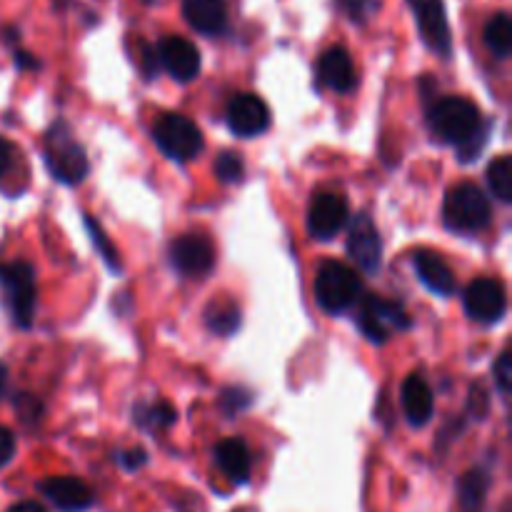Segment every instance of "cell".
Returning <instances> with one entry per match:
<instances>
[{"mask_svg": "<svg viewBox=\"0 0 512 512\" xmlns=\"http://www.w3.org/2000/svg\"><path fill=\"white\" fill-rule=\"evenodd\" d=\"M10 163H13V145L0 135V178L10 170Z\"/></svg>", "mask_w": 512, "mask_h": 512, "instance_id": "33", "label": "cell"}, {"mask_svg": "<svg viewBox=\"0 0 512 512\" xmlns=\"http://www.w3.org/2000/svg\"><path fill=\"white\" fill-rule=\"evenodd\" d=\"M215 175H218L220 183H240L245 175L243 158H240L238 153L223 150V153L215 158Z\"/></svg>", "mask_w": 512, "mask_h": 512, "instance_id": "26", "label": "cell"}, {"mask_svg": "<svg viewBox=\"0 0 512 512\" xmlns=\"http://www.w3.org/2000/svg\"><path fill=\"white\" fill-rule=\"evenodd\" d=\"M350 220V205L338 193H318L308 210V233L315 240H333Z\"/></svg>", "mask_w": 512, "mask_h": 512, "instance_id": "10", "label": "cell"}, {"mask_svg": "<svg viewBox=\"0 0 512 512\" xmlns=\"http://www.w3.org/2000/svg\"><path fill=\"white\" fill-rule=\"evenodd\" d=\"M250 393L243 388H228L223 390V398H220V405H223L225 415H238L240 410H245L250 405Z\"/></svg>", "mask_w": 512, "mask_h": 512, "instance_id": "29", "label": "cell"}, {"mask_svg": "<svg viewBox=\"0 0 512 512\" xmlns=\"http://www.w3.org/2000/svg\"><path fill=\"white\" fill-rule=\"evenodd\" d=\"M205 323L213 333L233 335L240 328V308L233 300H215L205 308Z\"/></svg>", "mask_w": 512, "mask_h": 512, "instance_id": "23", "label": "cell"}, {"mask_svg": "<svg viewBox=\"0 0 512 512\" xmlns=\"http://www.w3.org/2000/svg\"><path fill=\"white\" fill-rule=\"evenodd\" d=\"M5 385H8V368H5V365H0V398H3V393H5Z\"/></svg>", "mask_w": 512, "mask_h": 512, "instance_id": "36", "label": "cell"}, {"mask_svg": "<svg viewBox=\"0 0 512 512\" xmlns=\"http://www.w3.org/2000/svg\"><path fill=\"white\" fill-rule=\"evenodd\" d=\"M0 295H3V305L10 320L18 328H30L35 320V305H38L33 265H28L25 260L0 265Z\"/></svg>", "mask_w": 512, "mask_h": 512, "instance_id": "2", "label": "cell"}, {"mask_svg": "<svg viewBox=\"0 0 512 512\" xmlns=\"http://www.w3.org/2000/svg\"><path fill=\"white\" fill-rule=\"evenodd\" d=\"M38 488L60 512H85L95 500L93 490L83 480L70 478V475L45 478Z\"/></svg>", "mask_w": 512, "mask_h": 512, "instance_id": "15", "label": "cell"}, {"mask_svg": "<svg viewBox=\"0 0 512 512\" xmlns=\"http://www.w3.org/2000/svg\"><path fill=\"white\" fill-rule=\"evenodd\" d=\"M85 225H88V230H90V238H93L95 248L100 250V255H103V260H105V263H108L110 268H113V270H120V260H118V253H115V248H113V245H110L108 240H105V233H103V230H100V225L95 223V220L90 218V215H85Z\"/></svg>", "mask_w": 512, "mask_h": 512, "instance_id": "28", "label": "cell"}, {"mask_svg": "<svg viewBox=\"0 0 512 512\" xmlns=\"http://www.w3.org/2000/svg\"><path fill=\"white\" fill-rule=\"evenodd\" d=\"M215 463L223 470L225 478L243 485L250 478V450L243 440L228 438L215 445Z\"/></svg>", "mask_w": 512, "mask_h": 512, "instance_id": "20", "label": "cell"}, {"mask_svg": "<svg viewBox=\"0 0 512 512\" xmlns=\"http://www.w3.org/2000/svg\"><path fill=\"white\" fill-rule=\"evenodd\" d=\"M465 313L478 323H498L508 310L505 285L495 278H478L465 288L463 295Z\"/></svg>", "mask_w": 512, "mask_h": 512, "instance_id": "9", "label": "cell"}, {"mask_svg": "<svg viewBox=\"0 0 512 512\" xmlns=\"http://www.w3.org/2000/svg\"><path fill=\"white\" fill-rule=\"evenodd\" d=\"M135 423L145 430H163L175 423V408L168 403H150L135 408Z\"/></svg>", "mask_w": 512, "mask_h": 512, "instance_id": "25", "label": "cell"}, {"mask_svg": "<svg viewBox=\"0 0 512 512\" xmlns=\"http://www.w3.org/2000/svg\"><path fill=\"white\" fill-rule=\"evenodd\" d=\"M228 128L238 138H255L270 128V110L263 98L255 93H238L225 110Z\"/></svg>", "mask_w": 512, "mask_h": 512, "instance_id": "11", "label": "cell"}, {"mask_svg": "<svg viewBox=\"0 0 512 512\" xmlns=\"http://www.w3.org/2000/svg\"><path fill=\"white\" fill-rule=\"evenodd\" d=\"M488 188L493 198L500 203H510L512 200V160L510 155H500L488 165Z\"/></svg>", "mask_w": 512, "mask_h": 512, "instance_id": "24", "label": "cell"}, {"mask_svg": "<svg viewBox=\"0 0 512 512\" xmlns=\"http://www.w3.org/2000/svg\"><path fill=\"white\" fill-rule=\"evenodd\" d=\"M360 293H363V280L350 265L338 263V260L320 265L318 278H315V300L325 313H348L353 305H358Z\"/></svg>", "mask_w": 512, "mask_h": 512, "instance_id": "4", "label": "cell"}, {"mask_svg": "<svg viewBox=\"0 0 512 512\" xmlns=\"http://www.w3.org/2000/svg\"><path fill=\"white\" fill-rule=\"evenodd\" d=\"M183 15L203 35H220L228 28V0H183Z\"/></svg>", "mask_w": 512, "mask_h": 512, "instance_id": "18", "label": "cell"}, {"mask_svg": "<svg viewBox=\"0 0 512 512\" xmlns=\"http://www.w3.org/2000/svg\"><path fill=\"white\" fill-rule=\"evenodd\" d=\"M170 263L175 265L178 273L188 275V278H203L213 270L215 250L203 235H180L170 245Z\"/></svg>", "mask_w": 512, "mask_h": 512, "instance_id": "12", "label": "cell"}, {"mask_svg": "<svg viewBox=\"0 0 512 512\" xmlns=\"http://www.w3.org/2000/svg\"><path fill=\"white\" fill-rule=\"evenodd\" d=\"M495 383H498V390L503 395L510 393V383H512V355L510 350H503L500 358L495 360Z\"/></svg>", "mask_w": 512, "mask_h": 512, "instance_id": "30", "label": "cell"}, {"mask_svg": "<svg viewBox=\"0 0 512 512\" xmlns=\"http://www.w3.org/2000/svg\"><path fill=\"white\" fill-rule=\"evenodd\" d=\"M158 63L180 83H190L200 73V50L180 35H168L158 43Z\"/></svg>", "mask_w": 512, "mask_h": 512, "instance_id": "14", "label": "cell"}, {"mask_svg": "<svg viewBox=\"0 0 512 512\" xmlns=\"http://www.w3.org/2000/svg\"><path fill=\"white\" fill-rule=\"evenodd\" d=\"M45 165L53 173L55 180L65 185H78L88 175V155H85L83 145L75 140L68 125L60 120L48 130L45 138Z\"/></svg>", "mask_w": 512, "mask_h": 512, "instance_id": "5", "label": "cell"}, {"mask_svg": "<svg viewBox=\"0 0 512 512\" xmlns=\"http://www.w3.org/2000/svg\"><path fill=\"white\" fill-rule=\"evenodd\" d=\"M443 218L445 225L455 233L473 235L488 228L490 218H493V208L490 200L478 185L473 183H460L448 190L443 203Z\"/></svg>", "mask_w": 512, "mask_h": 512, "instance_id": "3", "label": "cell"}, {"mask_svg": "<svg viewBox=\"0 0 512 512\" xmlns=\"http://www.w3.org/2000/svg\"><path fill=\"white\" fill-rule=\"evenodd\" d=\"M488 488H490V478L485 470H468V473L460 478V485H458L460 510L483 512L485 498H488Z\"/></svg>", "mask_w": 512, "mask_h": 512, "instance_id": "21", "label": "cell"}, {"mask_svg": "<svg viewBox=\"0 0 512 512\" xmlns=\"http://www.w3.org/2000/svg\"><path fill=\"white\" fill-rule=\"evenodd\" d=\"M15 60H18V65H23V68H35V65H38L28 53H15Z\"/></svg>", "mask_w": 512, "mask_h": 512, "instance_id": "35", "label": "cell"}, {"mask_svg": "<svg viewBox=\"0 0 512 512\" xmlns=\"http://www.w3.org/2000/svg\"><path fill=\"white\" fill-rule=\"evenodd\" d=\"M415 20H418L420 38L425 40L433 53L440 58H450L453 53V30H450L448 13L443 0H408Z\"/></svg>", "mask_w": 512, "mask_h": 512, "instance_id": "8", "label": "cell"}, {"mask_svg": "<svg viewBox=\"0 0 512 512\" xmlns=\"http://www.w3.org/2000/svg\"><path fill=\"white\" fill-rule=\"evenodd\" d=\"M428 123L440 140L458 145L460 160H475L488 140L490 123H485L478 105L463 95H448L435 100L428 110Z\"/></svg>", "mask_w": 512, "mask_h": 512, "instance_id": "1", "label": "cell"}, {"mask_svg": "<svg viewBox=\"0 0 512 512\" xmlns=\"http://www.w3.org/2000/svg\"><path fill=\"white\" fill-rule=\"evenodd\" d=\"M413 265L418 278L423 280V285L428 290H433L435 295H443V298H450L455 293V280L453 268L445 263V258L440 253H433V250H415Z\"/></svg>", "mask_w": 512, "mask_h": 512, "instance_id": "17", "label": "cell"}, {"mask_svg": "<svg viewBox=\"0 0 512 512\" xmlns=\"http://www.w3.org/2000/svg\"><path fill=\"white\" fill-rule=\"evenodd\" d=\"M400 400H403L405 418H408L410 425L415 428H423L435 413V400L433 390L425 383L420 375H410L403 383V393H400Z\"/></svg>", "mask_w": 512, "mask_h": 512, "instance_id": "19", "label": "cell"}, {"mask_svg": "<svg viewBox=\"0 0 512 512\" xmlns=\"http://www.w3.org/2000/svg\"><path fill=\"white\" fill-rule=\"evenodd\" d=\"M348 253L365 273H378L383 263V240L368 213H358L353 218L348 233Z\"/></svg>", "mask_w": 512, "mask_h": 512, "instance_id": "13", "label": "cell"}, {"mask_svg": "<svg viewBox=\"0 0 512 512\" xmlns=\"http://www.w3.org/2000/svg\"><path fill=\"white\" fill-rule=\"evenodd\" d=\"M358 328L370 343H385L395 333L410 328V315L398 300H385L380 295H368L358 300Z\"/></svg>", "mask_w": 512, "mask_h": 512, "instance_id": "6", "label": "cell"}, {"mask_svg": "<svg viewBox=\"0 0 512 512\" xmlns=\"http://www.w3.org/2000/svg\"><path fill=\"white\" fill-rule=\"evenodd\" d=\"M318 78L325 88L335 90V93H350L358 78H355V63L348 50L340 45L325 50L318 60Z\"/></svg>", "mask_w": 512, "mask_h": 512, "instance_id": "16", "label": "cell"}, {"mask_svg": "<svg viewBox=\"0 0 512 512\" xmlns=\"http://www.w3.org/2000/svg\"><path fill=\"white\" fill-rule=\"evenodd\" d=\"M153 138L158 148L170 160H178V163H188V160L198 158L200 150H203V133H200V128L180 113H165L155 123Z\"/></svg>", "mask_w": 512, "mask_h": 512, "instance_id": "7", "label": "cell"}, {"mask_svg": "<svg viewBox=\"0 0 512 512\" xmlns=\"http://www.w3.org/2000/svg\"><path fill=\"white\" fill-rule=\"evenodd\" d=\"M118 460L125 470H138L140 465H145V460H148V453L140 448H133V450H125V453H120Z\"/></svg>", "mask_w": 512, "mask_h": 512, "instance_id": "32", "label": "cell"}, {"mask_svg": "<svg viewBox=\"0 0 512 512\" xmlns=\"http://www.w3.org/2000/svg\"><path fill=\"white\" fill-rule=\"evenodd\" d=\"M8 512H48L40 503H33V500H23V503H15Z\"/></svg>", "mask_w": 512, "mask_h": 512, "instance_id": "34", "label": "cell"}, {"mask_svg": "<svg viewBox=\"0 0 512 512\" xmlns=\"http://www.w3.org/2000/svg\"><path fill=\"white\" fill-rule=\"evenodd\" d=\"M380 0H335V8L353 23H365L378 10Z\"/></svg>", "mask_w": 512, "mask_h": 512, "instance_id": "27", "label": "cell"}, {"mask_svg": "<svg viewBox=\"0 0 512 512\" xmlns=\"http://www.w3.org/2000/svg\"><path fill=\"white\" fill-rule=\"evenodd\" d=\"M15 450H18L15 435L10 433L8 428H3V425H0V468H5V465L15 458Z\"/></svg>", "mask_w": 512, "mask_h": 512, "instance_id": "31", "label": "cell"}, {"mask_svg": "<svg viewBox=\"0 0 512 512\" xmlns=\"http://www.w3.org/2000/svg\"><path fill=\"white\" fill-rule=\"evenodd\" d=\"M483 40L490 53L498 60L510 58L512 53V23L508 13H495L483 30Z\"/></svg>", "mask_w": 512, "mask_h": 512, "instance_id": "22", "label": "cell"}]
</instances>
